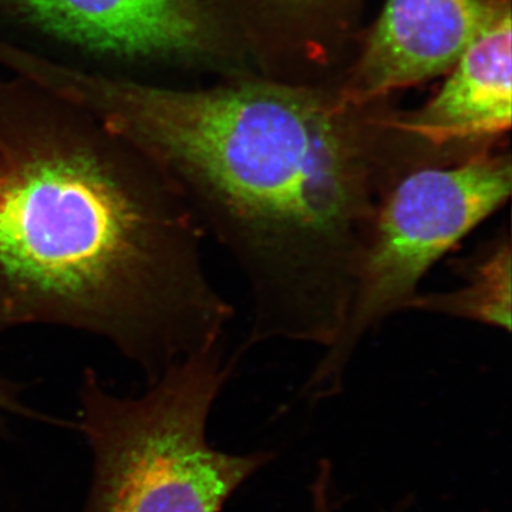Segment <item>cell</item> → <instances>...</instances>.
<instances>
[{
	"mask_svg": "<svg viewBox=\"0 0 512 512\" xmlns=\"http://www.w3.org/2000/svg\"><path fill=\"white\" fill-rule=\"evenodd\" d=\"M33 77L171 178L247 282L248 342L332 345L380 202L403 177L390 111L276 83L174 89L53 59Z\"/></svg>",
	"mask_w": 512,
	"mask_h": 512,
	"instance_id": "1",
	"label": "cell"
},
{
	"mask_svg": "<svg viewBox=\"0 0 512 512\" xmlns=\"http://www.w3.org/2000/svg\"><path fill=\"white\" fill-rule=\"evenodd\" d=\"M171 178L89 111L0 79V336L60 326L148 380L224 340L232 306Z\"/></svg>",
	"mask_w": 512,
	"mask_h": 512,
	"instance_id": "2",
	"label": "cell"
},
{
	"mask_svg": "<svg viewBox=\"0 0 512 512\" xmlns=\"http://www.w3.org/2000/svg\"><path fill=\"white\" fill-rule=\"evenodd\" d=\"M232 367L221 340L168 366L138 396L114 393L87 369L77 420L92 454L83 512H221L271 458L208 440Z\"/></svg>",
	"mask_w": 512,
	"mask_h": 512,
	"instance_id": "3",
	"label": "cell"
},
{
	"mask_svg": "<svg viewBox=\"0 0 512 512\" xmlns=\"http://www.w3.org/2000/svg\"><path fill=\"white\" fill-rule=\"evenodd\" d=\"M511 187V154L501 148L400 177L380 202L345 322L323 350L306 392L316 399L339 392L363 339L410 308L424 276L507 204Z\"/></svg>",
	"mask_w": 512,
	"mask_h": 512,
	"instance_id": "4",
	"label": "cell"
},
{
	"mask_svg": "<svg viewBox=\"0 0 512 512\" xmlns=\"http://www.w3.org/2000/svg\"><path fill=\"white\" fill-rule=\"evenodd\" d=\"M511 3L467 47L420 109L389 114L407 170L448 167L498 150L511 128Z\"/></svg>",
	"mask_w": 512,
	"mask_h": 512,
	"instance_id": "5",
	"label": "cell"
},
{
	"mask_svg": "<svg viewBox=\"0 0 512 512\" xmlns=\"http://www.w3.org/2000/svg\"><path fill=\"white\" fill-rule=\"evenodd\" d=\"M0 9L70 45L123 59L194 62L222 46L212 0H0Z\"/></svg>",
	"mask_w": 512,
	"mask_h": 512,
	"instance_id": "6",
	"label": "cell"
},
{
	"mask_svg": "<svg viewBox=\"0 0 512 512\" xmlns=\"http://www.w3.org/2000/svg\"><path fill=\"white\" fill-rule=\"evenodd\" d=\"M510 0H387L348 80L346 106H379L390 94L450 72Z\"/></svg>",
	"mask_w": 512,
	"mask_h": 512,
	"instance_id": "7",
	"label": "cell"
},
{
	"mask_svg": "<svg viewBox=\"0 0 512 512\" xmlns=\"http://www.w3.org/2000/svg\"><path fill=\"white\" fill-rule=\"evenodd\" d=\"M510 229L498 231L470 258L460 262L464 284L453 291L419 293L409 309L471 320L490 328L511 330Z\"/></svg>",
	"mask_w": 512,
	"mask_h": 512,
	"instance_id": "8",
	"label": "cell"
},
{
	"mask_svg": "<svg viewBox=\"0 0 512 512\" xmlns=\"http://www.w3.org/2000/svg\"><path fill=\"white\" fill-rule=\"evenodd\" d=\"M36 412L22 400V387L6 377L0 376V433L6 430L13 417L35 419Z\"/></svg>",
	"mask_w": 512,
	"mask_h": 512,
	"instance_id": "9",
	"label": "cell"
},
{
	"mask_svg": "<svg viewBox=\"0 0 512 512\" xmlns=\"http://www.w3.org/2000/svg\"><path fill=\"white\" fill-rule=\"evenodd\" d=\"M329 481L328 471H322L316 480V487L313 488V512H332Z\"/></svg>",
	"mask_w": 512,
	"mask_h": 512,
	"instance_id": "10",
	"label": "cell"
},
{
	"mask_svg": "<svg viewBox=\"0 0 512 512\" xmlns=\"http://www.w3.org/2000/svg\"><path fill=\"white\" fill-rule=\"evenodd\" d=\"M295 5H308V3L318 2V0H291Z\"/></svg>",
	"mask_w": 512,
	"mask_h": 512,
	"instance_id": "11",
	"label": "cell"
}]
</instances>
